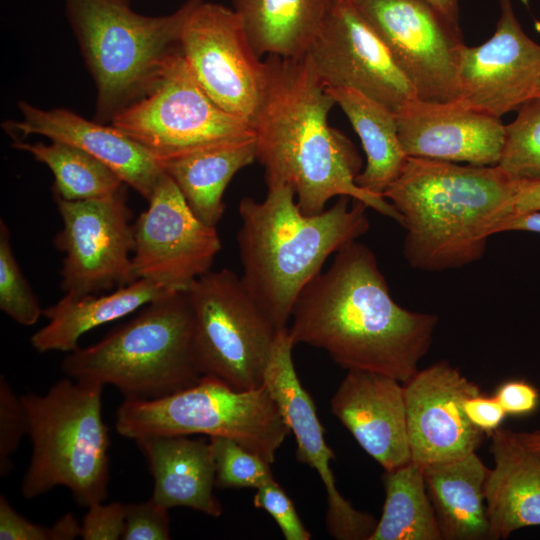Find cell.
Returning <instances> with one entry per match:
<instances>
[{
	"instance_id": "cell-1",
	"label": "cell",
	"mask_w": 540,
	"mask_h": 540,
	"mask_svg": "<svg viewBox=\"0 0 540 540\" xmlns=\"http://www.w3.org/2000/svg\"><path fill=\"white\" fill-rule=\"evenodd\" d=\"M289 335L296 345L326 351L344 369L381 373L405 383L429 351L434 314L410 311L392 298L377 258L353 241L299 293Z\"/></svg>"
},
{
	"instance_id": "cell-2",
	"label": "cell",
	"mask_w": 540,
	"mask_h": 540,
	"mask_svg": "<svg viewBox=\"0 0 540 540\" xmlns=\"http://www.w3.org/2000/svg\"><path fill=\"white\" fill-rule=\"evenodd\" d=\"M264 62L265 88L252 126L267 187L289 186L306 215L323 212L333 197L348 196L402 225L392 203L357 185L361 158L353 143L329 125L336 102L306 55H269Z\"/></svg>"
},
{
	"instance_id": "cell-3",
	"label": "cell",
	"mask_w": 540,
	"mask_h": 540,
	"mask_svg": "<svg viewBox=\"0 0 540 540\" xmlns=\"http://www.w3.org/2000/svg\"><path fill=\"white\" fill-rule=\"evenodd\" d=\"M518 183L497 165L408 157L383 194L402 216L407 263L439 272L481 259L489 237L514 214Z\"/></svg>"
},
{
	"instance_id": "cell-4",
	"label": "cell",
	"mask_w": 540,
	"mask_h": 540,
	"mask_svg": "<svg viewBox=\"0 0 540 540\" xmlns=\"http://www.w3.org/2000/svg\"><path fill=\"white\" fill-rule=\"evenodd\" d=\"M367 208L340 196L323 212L306 215L287 185L267 187L262 201L242 198L237 233L240 277L277 331L288 328L299 293L322 271L326 259L368 232Z\"/></svg>"
},
{
	"instance_id": "cell-5",
	"label": "cell",
	"mask_w": 540,
	"mask_h": 540,
	"mask_svg": "<svg viewBox=\"0 0 540 540\" xmlns=\"http://www.w3.org/2000/svg\"><path fill=\"white\" fill-rule=\"evenodd\" d=\"M194 316L188 290L147 304L130 321L61 363L72 379L112 385L129 400L162 398L202 377L194 351Z\"/></svg>"
},
{
	"instance_id": "cell-6",
	"label": "cell",
	"mask_w": 540,
	"mask_h": 540,
	"mask_svg": "<svg viewBox=\"0 0 540 540\" xmlns=\"http://www.w3.org/2000/svg\"><path fill=\"white\" fill-rule=\"evenodd\" d=\"M103 387L66 376L44 395H20L32 442L21 484L24 498L33 499L64 486L81 506L106 499L109 435L102 418Z\"/></svg>"
},
{
	"instance_id": "cell-7",
	"label": "cell",
	"mask_w": 540,
	"mask_h": 540,
	"mask_svg": "<svg viewBox=\"0 0 540 540\" xmlns=\"http://www.w3.org/2000/svg\"><path fill=\"white\" fill-rule=\"evenodd\" d=\"M204 0H187L175 12L140 15L125 0H64L97 88L96 119L110 120L147 94L167 60L180 51L183 25Z\"/></svg>"
},
{
	"instance_id": "cell-8",
	"label": "cell",
	"mask_w": 540,
	"mask_h": 540,
	"mask_svg": "<svg viewBox=\"0 0 540 540\" xmlns=\"http://www.w3.org/2000/svg\"><path fill=\"white\" fill-rule=\"evenodd\" d=\"M115 428L134 441L157 435L227 437L270 464L290 433L265 384L240 391L209 376L162 398L124 399L116 411Z\"/></svg>"
},
{
	"instance_id": "cell-9",
	"label": "cell",
	"mask_w": 540,
	"mask_h": 540,
	"mask_svg": "<svg viewBox=\"0 0 540 540\" xmlns=\"http://www.w3.org/2000/svg\"><path fill=\"white\" fill-rule=\"evenodd\" d=\"M194 316V351L202 376L235 390L264 384L277 331L244 286L223 268L197 278L187 289Z\"/></svg>"
},
{
	"instance_id": "cell-10",
	"label": "cell",
	"mask_w": 540,
	"mask_h": 540,
	"mask_svg": "<svg viewBox=\"0 0 540 540\" xmlns=\"http://www.w3.org/2000/svg\"><path fill=\"white\" fill-rule=\"evenodd\" d=\"M111 124L157 161L255 135L246 121L216 105L192 75L181 50L152 89L118 112Z\"/></svg>"
},
{
	"instance_id": "cell-11",
	"label": "cell",
	"mask_w": 540,
	"mask_h": 540,
	"mask_svg": "<svg viewBox=\"0 0 540 540\" xmlns=\"http://www.w3.org/2000/svg\"><path fill=\"white\" fill-rule=\"evenodd\" d=\"M352 2L382 39L417 99L459 100V63L466 45L459 23L424 0Z\"/></svg>"
},
{
	"instance_id": "cell-12",
	"label": "cell",
	"mask_w": 540,
	"mask_h": 540,
	"mask_svg": "<svg viewBox=\"0 0 540 540\" xmlns=\"http://www.w3.org/2000/svg\"><path fill=\"white\" fill-rule=\"evenodd\" d=\"M53 197L63 223L54 245L64 253L60 274L65 293L98 294L137 280L132 263L134 224L126 186L102 199Z\"/></svg>"
},
{
	"instance_id": "cell-13",
	"label": "cell",
	"mask_w": 540,
	"mask_h": 540,
	"mask_svg": "<svg viewBox=\"0 0 540 540\" xmlns=\"http://www.w3.org/2000/svg\"><path fill=\"white\" fill-rule=\"evenodd\" d=\"M180 48L210 99L252 126L264 93L266 68L236 12L202 1L183 25Z\"/></svg>"
},
{
	"instance_id": "cell-14",
	"label": "cell",
	"mask_w": 540,
	"mask_h": 540,
	"mask_svg": "<svg viewBox=\"0 0 540 540\" xmlns=\"http://www.w3.org/2000/svg\"><path fill=\"white\" fill-rule=\"evenodd\" d=\"M305 55L326 88L355 89L396 115L416 99L411 83L352 0H331Z\"/></svg>"
},
{
	"instance_id": "cell-15",
	"label": "cell",
	"mask_w": 540,
	"mask_h": 540,
	"mask_svg": "<svg viewBox=\"0 0 540 540\" xmlns=\"http://www.w3.org/2000/svg\"><path fill=\"white\" fill-rule=\"evenodd\" d=\"M133 270L174 290H186L211 271L222 248L216 227L203 223L190 209L175 182L165 172L148 208L134 223Z\"/></svg>"
},
{
	"instance_id": "cell-16",
	"label": "cell",
	"mask_w": 540,
	"mask_h": 540,
	"mask_svg": "<svg viewBox=\"0 0 540 540\" xmlns=\"http://www.w3.org/2000/svg\"><path fill=\"white\" fill-rule=\"evenodd\" d=\"M499 3L494 33L479 46H464L458 71L459 101L497 118L537 98L540 90V44L523 30L512 1Z\"/></svg>"
},
{
	"instance_id": "cell-17",
	"label": "cell",
	"mask_w": 540,
	"mask_h": 540,
	"mask_svg": "<svg viewBox=\"0 0 540 540\" xmlns=\"http://www.w3.org/2000/svg\"><path fill=\"white\" fill-rule=\"evenodd\" d=\"M294 345L288 328L277 333L264 384L296 439L298 460L315 469L322 480L327 494L328 533L337 540H369L377 520L355 509L337 489L330 467L335 455L325 441L314 402L296 373Z\"/></svg>"
},
{
	"instance_id": "cell-18",
	"label": "cell",
	"mask_w": 540,
	"mask_h": 540,
	"mask_svg": "<svg viewBox=\"0 0 540 540\" xmlns=\"http://www.w3.org/2000/svg\"><path fill=\"white\" fill-rule=\"evenodd\" d=\"M411 461L425 466L476 452L485 432L464 412L479 386L448 361L418 370L403 383Z\"/></svg>"
},
{
	"instance_id": "cell-19",
	"label": "cell",
	"mask_w": 540,
	"mask_h": 540,
	"mask_svg": "<svg viewBox=\"0 0 540 540\" xmlns=\"http://www.w3.org/2000/svg\"><path fill=\"white\" fill-rule=\"evenodd\" d=\"M408 157L476 166L499 163L505 138L500 118L453 102L413 100L396 115Z\"/></svg>"
},
{
	"instance_id": "cell-20",
	"label": "cell",
	"mask_w": 540,
	"mask_h": 540,
	"mask_svg": "<svg viewBox=\"0 0 540 540\" xmlns=\"http://www.w3.org/2000/svg\"><path fill=\"white\" fill-rule=\"evenodd\" d=\"M333 415L385 471L411 461L403 383L351 369L331 399Z\"/></svg>"
},
{
	"instance_id": "cell-21",
	"label": "cell",
	"mask_w": 540,
	"mask_h": 540,
	"mask_svg": "<svg viewBox=\"0 0 540 540\" xmlns=\"http://www.w3.org/2000/svg\"><path fill=\"white\" fill-rule=\"evenodd\" d=\"M19 110L23 119L5 123L7 132L42 135L76 146L108 166L147 201L164 174L149 150L113 125L89 121L67 109L43 110L25 101L19 102Z\"/></svg>"
},
{
	"instance_id": "cell-22",
	"label": "cell",
	"mask_w": 540,
	"mask_h": 540,
	"mask_svg": "<svg viewBox=\"0 0 540 540\" xmlns=\"http://www.w3.org/2000/svg\"><path fill=\"white\" fill-rule=\"evenodd\" d=\"M490 452L494 466L485 484L488 539H506L518 529L539 526L540 458L508 429L491 432Z\"/></svg>"
},
{
	"instance_id": "cell-23",
	"label": "cell",
	"mask_w": 540,
	"mask_h": 540,
	"mask_svg": "<svg viewBox=\"0 0 540 540\" xmlns=\"http://www.w3.org/2000/svg\"><path fill=\"white\" fill-rule=\"evenodd\" d=\"M135 442L153 477L152 499L168 509L187 507L211 517L222 514V505L214 495L215 464L210 441L157 435Z\"/></svg>"
},
{
	"instance_id": "cell-24",
	"label": "cell",
	"mask_w": 540,
	"mask_h": 540,
	"mask_svg": "<svg viewBox=\"0 0 540 540\" xmlns=\"http://www.w3.org/2000/svg\"><path fill=\"white\" fill-rule=\"evenodd\" d=\"M172 291L175 290L140 278L105 295L65 293L43 309L48 322L31 336V344L41 353H69L79 347V339L86 332L123 318Z\"/></svg>"
},
{
	"instance_id": "cell-25",
	"label": "cell",
	"mask_w": 540,
	"mask_h": 540,
	"mask_svg": "<svg viewBox=\"0 0 540 540\" xmlns=\"http://www.w3.org/2000/svg\"><path fill=\"white\" fill-rule=\"evenodd\" d=\"M488 472L489 468L476 452L423 466L427 493L442 539H488L485 499Z\"/></svg>"
},
{
	"instance_id": "cell-26",
	"label": "cell",
	"mask_w": 540,
	"mask_h": 540,
	"mask_svg": "<svg viewBox=\"0 0 540 540\" xmlns=\"http://www.w3.org/2000/svg\"><path fill=\"white\" fill-rule=\"evenodd\" d=\"M256 157L254 135L159 161V164L175 182L193 213L203 223L216 227L224 214L226 187L233 176Z\"/></svg>"
},
{
	"instance_id": "cell-27",
	"label": "cell",
	"mask_w": 540,
	"mask_h": 540,
	"mask_svg": "<svg viewBox=\"0 0 540 540\" xmlns=\"http://www.w3.org/2000/svg\"><path fill=\"white\" fill-rule=\"evenodd\" d=\"M248 40L261 58L306 54L331 0H231Z\"/></svg>"
},
{
	"instance_id": "cell-28",
	"label": "cell",
	"mask_w": 540,
	"mask_h": 540,
	"mask_svg": "<svg viewBox=\"0 0 540 540\" xmlns=\"http://www.w3.org/2000/svg\"><path fill=\"white\" fill-rule=\"evenodd\" d=\"M327 90L350 121L366 155V166L356 177L357 185L383 196L408 159L399 139L396 114L355 89Z\"/></svg>"
},
{
	"instance_id": "cell-29",
	"label": "cell",
	"mask_w": 540,
	"mask_h": 540,
	"mask_svg": "<svg viewBox=\"0 0 540 540\" xmlns=\"http://www.w3.org/2000/svg\"><path fill=\"white\" fill-rule=\"evenodd\" d=\"M382 515L369 540H443L423 467L410 461L383 475Z\"/></svg>"
},
{
	"instance_id": "cell-30",
	"label": "cell",
	"mask_w": 540,
	"mask_h": 540,
	"mask_svg": "<svg viewBox=\"0 0 540 540\" xmlns=\"http://www.w3.org/2000/svg\"><path fill=\"white\" fill-rule=\"evenodd\" d=\"M12 145L49 167L55 179L53 196L69 201L102 199L126 186L108 166L71 144L60 141L31 144L16 140Z\"/></svg>"
},
{
	"instance_id": "cell-31",
	"label": "cell",
	"mask_w": 540,
	"mask_h": 540,
	"mask_svg": "<svg viewBox=\"0 0 540 540\" xmlns=\"http://www.w3.org/2000/svg\"><path fill=\"white\" fill-rule=\"evenodd\" d=\"M505 125V138L497 166L518 181H540V98L518 110Z\"/></svg>"
},
{
	"instance_id": "cell-32",
	"label": "cell",
	"mask_w": 540,
	"mask_h": 540,
	"mask_svg": "<svg viewBox=\"0 0 540 540\" xmlns=\"http://www.w3.org/2000/svg\"><path fill=\"white\" fill-rule=\"evenodd\" d=\"M9 229L0 221V309L16 323L32 326L43 309L13 252Z\"/></svg>"
},
{
	"instance_id": "cell-33",
	"label": "cell",
	"mask_w": 540,
	"mask_h": 540,
	"mask_svg": "<svg viewBox=\"0 0 540 540\" xmlns=\"http://www.w3.org/2000/svg\"><path fill=\"white\" fill-rule=\"evenodd\" d=\"M214 464L215 484L221 489L254 488L275 480L270 463L227 437H209Z\"/></svg>"
},
{
	"instance_id": "cell-34",
	"label": "cell",
	"mask_w": 540,
	"mask_h": 540,
	"mask_svg": "<svg viewBox=\"0 0 540 540\" xmlns=\"http://www.w3.org/2000/svg\"><path fill=\"white\" fill-rule=\"evenodd\" d=\"M28 417L21 400L4 375L0 376V475L6 476L11 468V457L21 440L28 435Z\"/></svg>"
},
{
	"instance_id": "cell-35",
	"label": "cell",
	"mask_w": 540,
	"mask_h": 540,
	"mask_svg": "<svg viewBox=\"0 0 540 540\" xmlns=\"http://www.w3.org/2000/svg\"><path fill=\"white\" fill-rule=\"evenodd\" d=\"M253 504L273 517L286 540L311 539V533L303 525L293 502L275 480L256 489Z\"/></svg>"
},
{
	"instance_id": "cell-36",
	"label": "cell",
	"mask_w": 540,
	"mask_h": 540,
	"mask_svg": "<svg viewBox=\"0 0 540 540\" xmlns=\"http://www.w3.org/2000/svg\"><path fill=\"white\" fill-rule=\"evenodd\" d=\"M123 540H168L170 518L168 508L150 498L145 502L124 504Z\"/></svg>"
},
{
	"instance_id": "cell-37",
	"label": "cell",
	"mask_w": 540,
	"mask_h": 540,
	"mask_svg": "<svg viewBox=\"0 0 540 540\" xmlns=\"http://www.w3.org/2000/svg\"><path fill=\"white\" fill-rule=\"evenodd\" d=\"M124 529V504L99 502L88 507L81 524V538L84 540H118L122 539Z\"/></svg>"
},
{
	"instance_id": "cell-38",
	"label": "cell",
	"mask_w": 540,
	"mask_h": 540,
	"mask_svg": "<svg viewBox=\"0 0 540 540\" xmlns=\"http://www.w3.org/2000/svg\"><path fill=\"white\" fill-rule=\"evenodd\" d=\"M0 539L1 540H51L50 527L41 526L24 518L0 496Z\"/></svg>"
},
{
	"instance_id": "cell-39",
	"label": "cell",
	"mask_w": 540,
	"mask_h": 540,
	"mask_svg": "<svg viewBox=\"0 0 540 540\" xmlns=\"http://www.w3.org/2000/svg\"><path fill=\"white\" fill-rule=\"evenodd\" d=\"M494 397L505 413L513 416L529 415L536 410L539 403L538 390L523 380L503 383Z\"/></svg>"
},
{
	"instance_id": "cell-40",
	"label": "cell",
	"mask_w": 540,
	"mask_h": 540,
	"mask_svg": "<svg viewBox=\"0 0 540 540\" xmlns=\"http://www.w3.org/2000/svg\"><path fill=\"white\" fill-rule=\"evenodd\" d=\"M464 412L469 421L484 432L498 429L507 415L494 396L487 397L481 393L465 400Z\"/></svg>"
},
{
	"instance_id": "cell-41",
	"label": "cell",
	"mask_w": 540,
	"mask_h": 540,
	"mask_svg": "<svg viewBox=\"0 0 540 540\" xmlns=\"http://www.w3.org/2000/svg\"><path fill=\"white\" fill-rule=\"evenodd\" d=\"M540 210V181H519L514 214Z\"/></svg>"
},
{
	"instance_id": "cell-42",
	"label": "cell",
	"mask_w": 540,
	"mask_h": 540,
	"mask_svg": "<svg viewBox=\"0 0 540 540\" xmlns=\"http://www.w3.org/2000/svg\"><path fill=\"white\" fill-rule=\"evenodd\" d=\"M526 231L540 233V210L516 213L504 220L500 232Z\"/></svg>"
},
{
	"instance_id": "cell-43",
	"label": "cell",
	"mask_w": 540,
	"mask_h": 540,
	"mask_svg": "<svg viewBox=\"0 0 540 540\" xmlns=\"http://www.w3.org/2000/svg\"><path fill=\"white\" fill-rule=\"evenodd\" d=\"M51 540H71L81 537V525L73 514L67 513L58 519L51 527Z\"/></svg>"
},
{
	"instance_id": "cell-44",
	"label": "cell",
	"mask_w": 540,
	"mask_h": 540,
	"mask_svg": "<svg viewBox=\"0 0 540 540\" xmlns=\"http://www.w3.org/2000/svg\"><path fill=\"white\" fill-rule=\"evenodd\" d=\"M453 22L459 23L458 0H424Z\"/></svg>"
},
{
	"instance_id": "cell-45",
	"label": "cell",
	"mask_w": 540,
	"mask_h": 540,
	"mask_svg": "<svg viewBox=\"0 0 540 540\" xmlns=\"http://www.w3.org/2000/svg\"><path fill=\"white\" fill-rule=\"evenodd\" d=\"M515 433L524 446L540 458V429Z\"/></svg>"
},
{
	"instance_id": "cell-46",
	"label": "cell",
	"mask_w": 540,
	"mask_h": 540,
	"mask_svg": "<svg viewBox=\"0 0 540 540\" xmlns=\"http://www.w3.org/2000/svg\"><path fill=\"white\" fill-rule=\"evenodd\" d=\"M537 98H540V90H539V93H538V97Z\"/></svg>"
}]
</instances>
